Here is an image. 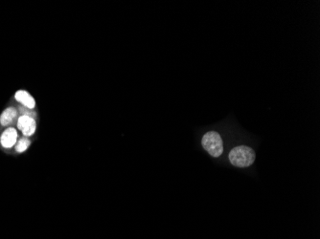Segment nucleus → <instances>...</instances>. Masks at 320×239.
I'll list each match as a JSON object with an SVG mask.
<instances>
[{
  "label": "nucleus",
  "instance_id": "f257e3e1",
  "mask_svg": "<svg viewBox=\"0 0 320 239\" xmlns=\"http://www.w3.org/2000/svg\"><path fill=\"white\" fill-rule=\"evenodd\" d=\"M229 161L234 166L247 167L250 166L256 159V153L251 147L239 146L234 147L229 152Z\"/></svg>",
  "mask_w": 320,
  "mask_h": 239
},
{
  "label": "nucleus",
  "instance_id": "f03ea898",
  "mask_svg": "<svg viewBox=\"0 0 320 239\" xmlns=\"http://www.w3.org/2000/svg\"><path fill=\"white\" fill-rule=\"evenodd\" d=\"M202 146L212 157H220L224 152L223 139L217 131H209L202 138Z\"/></svg>",
  "mask_w": 320,
  "mask_h": 239
},
{
  "label": "nucleus",
  "instance_id": "7ed1b4c3",
  "mask_svg": "<svg viewBox=\"0 0 320 239\" xmlns=\"http://www.w3.org/2000/svg\"><path fill=\"white\" fill-rule=\"evenodd\" d=\"M18 128L19 130L22 131V133L25 137L32 136L35 133L36 128H37L36 121H35V119H33L29 116L22 115L21 117H19V120H18Z\"/></svg>",
  "mask_w": 320,
  "mask_h": 239
},
{
  "label": "nucleus",
  "instance_id": "20e7f679",
  "mask_svg": "<svg viewBox=\"0 0 320 239\" xmlns=\"http://www.w3.org/2000/svg\"><path fill=\"white\" fill-rule=\"evenodd\" d=\"M18 141V131L13 128L6 129L1 135V145L5 148H11L16 145Z\"/></svg>",
  "mask_w": 320,
  "mask_h": 239
},
{
  "label": "nucleus",
  "instance_id": "39448f33",
  "mask_svg": "<svg viewBox=\"0 0 320 239\" xmlns=\"http://www.w3.org/2000/svg\"><path fill=\"white\" fill-rule=\"evenodd\" d=\"M15 97H16L17 101H19V103H21L25 107H27L29 109H33L36 106L34 98L26 91H23V90L18 91L16 93Z\"/></svg>",
  "mask_w": 320,
  "mask_h": 239
},
{
  "label": "nucleus",
  "instance_id": "423d86ee",
  "mask_svg": "<svg viewBox=\"0 0 320 239\" xmlns=\"http://www.w3.org/2000/svg\"><path fill=\"white\" fill-rule=\"evenodd\" d=\"M17 117H18V112L15 108L13 107L7 108L0 116V124L3 127H8L16 121Z\"/></svg>",
  "mask_w": 320,
  "mask_h": 239
},
{
  "label": "nucleus",
  "instance_id": "0eeeda50",
  "mask_svg": "<svg viewBox=\"0 0 320 239\" xmlns=\"http://www.w3.org/2000/svg\"><path fill=\"white\" fill-rule=\"evenodd\" d=\"M30 145H31V142L28 138H21L16 146V150L19 153L24 152L27 150L28 147H30Z\"/></svg>",
  "mask_w": 320,
  "mask_h": 239
},
{
  "label": "nucleus",
  "instance_id": "6e6552de",
  "mask_svg": "<svg viewBox=\"0 0 320 239\" xmlns=\"http://www.w3.org/2000/svg\"><path fill=\"white\" fill-rule=\"evenodd\" d=\"M29 109V108H28ZM28 109H26V108H20V112L23 114V115H25V116H29V117H31V118H36V113L35 112H32V111H28Z\"/></svg>",
  "mask_w": 320,
  "mask_h": 239
}]
</instances>
